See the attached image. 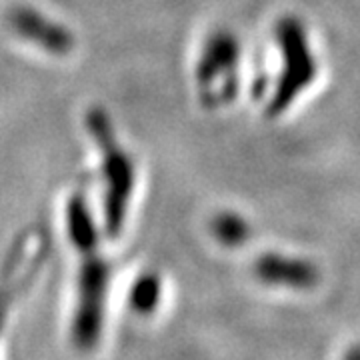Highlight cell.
Listing matches in <instances>:
<instances>
[{
  "instance_id": "cell-1",
  "label": "cell",
  "mask_w": 360,
  "mask_h": 360,
  "mask_svg": "<svg viewBox=\"0 0 360 360\" xmlns=\"http://www.w3.org/2000/svg\"><path fill=\"white\" fill-rule=\"evenodd\" d=\"M274 44L281 54V68L272 84L264 115L283 116L314 84L319 77V60L310 46L307 26L296 16H283L274 25Z\"/></svg>"
},
{
  "instance_id": "cell-2",
  "label": "cell",
  "mask_w": 360,
  "mask_h": 360,
  "mask_svg": "<svg viewBox=\"0 0 360 360\" xmlns=\"http://www.w3.org/2000/svg\"><path fill=\"white\" fill-rule=\"evenodd\" d=\"M89 129L103 158L104 226L108 236L116 238L127 222L130 198L136 184V168L129 153L116 141L106 112L92 110L89 115Z\"/></svg>"
},
{
  "instance_id": "cell-3",
  "label": "cell",
  "mask_w": 360,
  "mask_h": 360,
  "mask_svg": "<svg viewBox=\"0 0 360 360\" xmlns=\"http://www.w3.org/2000/svg\"><path fill=\"white\" fill-rule=\"evenodd\" d=\"M240 54V42L231 30L219 28L206 37L194 68L198 96L206 108L226 106L238 96Z\"/></svg>"
},
{
  "instance_id": "cell-4",
  "label": "cell",
  "mask_w": 360,
  "mask_h": 360,
  "mask_svg": "<svg viewBox=\"0 0 360 360\" xmlns=\"http://www.w3.org/2000/svg\"><path fill=\"white\" fill-rule=\"evenodd\" d=\"M42 255H44L42 240L34 236L25 238L14 248L0 274V360H8L11 356L14 312L42 264Z\"/></svg>"
},
{
  "instance_id": "cell-5",
  "label": "cell",
  "mask_w": 360,
  "mask_h": 360,
  "mask_svg": "<svg viewBox=\"0 0 360 360\" xmlns=\"http://www.w3.org/2000/svg\"><path fill=\"white\" fill-rule=\"evenodd\" d=\"M252 272L266 286H281L292 290H310L321 281V270L314 262L278 252L260 255L252 264Z\"/></svg>"
},
{
  "instance_id": "cell-6",
  "label": "cell",
  "mask_w": 360,
  "mask_h": 360,
  "mask_svg": "<svg viewBox=\"0 0 360 360\" xmlns=\"http://www.w3.org/2000/svg\"><path fill=\"white\" fill-rule=\"evenodd\" d=\"M8 20L18 37L37 44L42 51L52 52V54H66L75 46V39L65 26L54 22L42 13H37L30 6L14 8Z\"/></svg>"
},
{
  "instance_id": "cell-7",
  "label": "cell",
  "mask_w": 360,
  "mask_h": 360,
  "mask_svg": "<svg viewBox=\"0 0 360 360\" xmlns=\"http://www.w3.org/2000/svg\"><path fill=\"white\" fill-rule=\"evenodd\" d=\"M162 300V278L155 270L142 272L129 290V307L132 314L153 316Z\"/></svg>"
},
{
  "instance_id": "cell-8",
  "label": "cell",
  "mask_w": 360,
  "mask_h": 360,
  "mask_svg": "<svg viewBox=\"0 0 360 360\" xmlns=\"http://www.w3.org/2000/svg\"><path fill=\"white\" fill-rule=\"evenodd\" d=\"M210 232L222 246L236 248L250 238V224L243 214L234 210H222L210 220Z\"/></svg>"
},
{
  "instance_id": "cell-9",
  "label": "cell",
  "mask_w": 360,
  "mask_h": 360,
  "mask_svg": "<svg viewBox=\"0 0 360 360\" xmlns=\"http://www.w3.org/2000/svg\"><path fill=\"white\" fill-rule=\"evenodd\" d=\"M342 360H360V345H354L352 348H348Z\"/></svg>"
}]
</instances>
